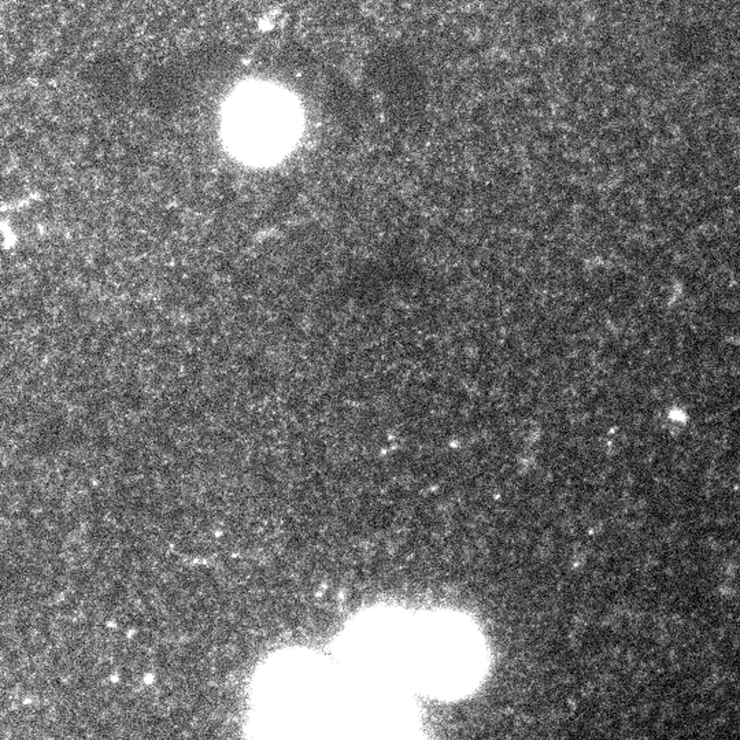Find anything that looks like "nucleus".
Here are the masks:
<instances>
[{"label": "nucleus", "instance_id": "f257e3e1", "mask_svg": "<svg viewBox=\"0 0 740 740\" xmlns=\"http://www.w3.org/2000/svg\"><path fill=\"white\" fill-rule=\"evenodd\" d=\"M14 569L10 561L0 553V592L14 584Z\"/></svg>", "mask_w": 740, "mask_h": 740}]
</instances>
